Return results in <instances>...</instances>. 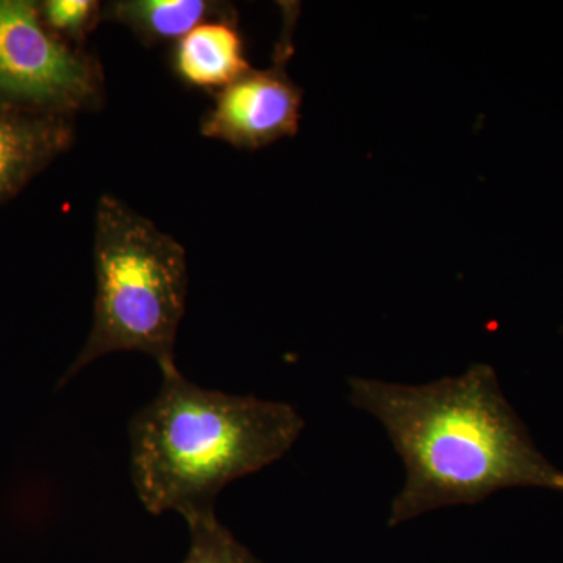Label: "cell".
<instances>
[{
    "label": "cell",
    "mask_w": 563,
    "mask_h": 563,
    "mask_svg": "<svg viewBox=\"0 0 563 563\" xmlns=\"http://www.w3.org/2000/svg\"><path fill=\"white\" fill-rule=\"evenodd\" d=\"M161 372V391L129 422L132 483L150 514L213 512L222 488L301 437L306 421L290 404L207 390L177 365Z\"/></svg>",
    "instance_id": "2"
},
{
    "label": "cell",
    "mask_w": 563,
    "mask_h": 563,
    "mask_svg": "<svg viewBox=\"0 0 563 563\" xmlns=\"http://www.w3.org/2000/svg\"><path fill=\"white\" fill-rule=\"evenodd\" d=\"M282 32L273 65L250 69L222 90L213 92V106L199 125L206 139L222 141L236 150L257 151L295 136L301 122L302 90L288 76L295 43L299 3L280 2Z\"/></svg>",
    "instance_id": "5"
},
{
    "label": "cell",
    "mask_w": 563,
    "mask_h": 563,
    "mask_svg": "<svg viewBox=\"0 0 563 563\" xmlns=\"http://www.w3.org/2000/svg\"><path fill=\"white\" fill-rule=\"evenodd\" d=\"M235 11L231 3L210 0H114L103 5L102 20L124 25L146 46H157L176 43L203 22Z\"/></svg>",
    "instance_id": "8"
},
{
    "label": "cell",
    "mask_w": 563,
    "mask_h": 563,
    "mask_svg": "<svg viewBox=\"0 0 563 563\" xmlns=\"http://www.w3.org/2000/svg\"><path fill=\"white\" fill-rule=\"evenodd\" d=\"M74 118L0 110V203L73 147Z\"/></svg>",
    "instance_id": "6"
},
{
    "label": "cell",
    "mask_w": 563,
    "mask_h": 563,
    "mask_svg": "<svg viewBox=\"0 0 563 563\" xmlns=\"http://www.w3.org/2000/svg\"><path fill=\"white\" fill-rule=\"evenodd\" d=\"M103 101L106 74L95 54L54 35L38 2L0 0V110L76 120Z\"/></svg>",
    "instance_id": "4"
},
{
    "label": "cell",
    "mask_w": 563,
    "mask_h": 563,
    "mask_svg": "<svg viewBox=\"0 0 563 563\" xmlns=\"http://www.w3.org/2000/svg\"><path fill=\"white\" fill-rule=\"evenodd\" d=\"M347 385L352 406L384 426L406 466L390 528L443 507L473 506L504 488L563 492L562 470L537 450L487 363L422 385L366 377Z\"/></svg>",
    "instance_id": "1"
},
{
    "label": "cell",
    "mask_w": 563,
    "mask_h": 563,
    "mask_svg": "<svg viewBox=\"0 0 563 563\" xmlns=\"http://www.w3.org/2000/svg\"><path fill=\"white\" fill-rule=\"evenodd\" d=\"M92 257L90 335L58 387L113 352H143L161 369L176 365L188 292L185 247L128 203L103 195L96 207Z\"/></svg>",
    "instance_id": "3"
},
{
    "label": "cell",
    "mask_w": 563,
    "mask_h": 563,
    "mask_svg": "<svg viewBox=\"0 0 563 563\" xmlns=\"http://www.w3.org/2000/svg\"><path fill=\"white\" fill-rule=\"evenodd\" d=\"M185 521L190 529V550L181 563H262L218 521L214 510Z\"/></svg>",
    "instance_id": "9"
},
{
    "label": "cell",
    "mask_w": 563,
    "mask_h": 563,
    "mask_svg": "<svg viewBox=\"0 0 563 563\" xmlns=\"http://www.w3.org/2000/svg\"><path fill=\"white\" fill-rule=\"evenodd\" d=\"M174 76L187 85L217 92L252 69L239 27V11L192 29L169 52Z\"/></svg>",
    "instance_id": "7"
},
{
    "label": "cell",
    "mask_w": 563,
    "mask_h": 563,
    "mask_svg": "<svg viewBox=\"0 0 563 563\" xmlns=\"http://www.w3.org/2000/svg\"><path fill=\"white\" fill-rule=\"evenodd\" d=\"M41 20L58 38L84 47L88 35L102 21L101 2L96 0H44L38 2Z\"/></svg>",
    "instance_id": "10"
}]
</instances>
